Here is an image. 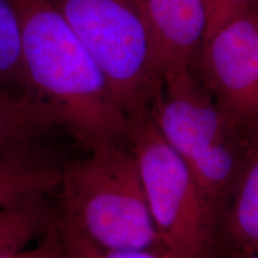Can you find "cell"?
I'll return each mask as SVG.
<instances>
[{
	"label": "cell",
	"mask_w": 258,
	"mask_h": 258,
	"mask_svg": "<svg viewBox=\"0 0 258 258\" xmlns=\"http://www.w3.org/2000/svg\"><path fill=\"white\" fill-rule=\"evenodd\" d=\"M258 256V122L249 131L246 157L220 228V258Z\"/></svg>",
	"instance_id": "8"
},
{
	"label": "cell",
	"mask_w": 258,
	"mask_h": 258,
	"mask_svg": "<svg viewBox=\"0 0 258 258\" xmlns=\"http://www.w3.org/2000/svg\"><path fill=\"white\" fill-rule=\"evenodd\" d=\"M161 73L198 62L208 23V0H144Z\"/></svg>",
	"instance_id": "7"
},
{
	"label": "cell",
	"mask_w": 258,
	"mask_h": 258,
	"mask_svg": "<svg viewBox=\"0 0 258 258\" xmlns=\"http://www.w3.org/2000/svg\"><path fill=\"white\" fill-rule=\"evenodd\" d=\"M30 98L85 152L124 143L129 118L102 70L50 0H12Z\"/></svg>",
	"instance_id": "1"
},
{
	"label": "cell",
	"mask_w": 258,
	"mask_h": 258,
	"mask_svg": "<svg viewBox=\"0 0 258 258\" xmlns=\"http://www.w3.org/2000/svg\"><path fill=\"white\" fill-rule=\"evenodd\" d=\"M0 91L31 99L22 59L21 21L12 0H0Z\"/></svg>",
	"instance_id": "12"
},
{
	"label": "cell",
	"mask_w": 258,
	"mask_h": 258,
	"mask_svg": "<svg viewBox=\"0 0 258 258\" xmlns=\"http://www.w3.org/2000/svg\"><path fill=\"white\" fill-rule=\"evenodd\" d=\"M0 258H71L56 221L35 245L0 253Z\"/></svg>",
	"instance_id": "14"
},
{
	"label": "cell",
	"mask_w": 258,
	"mask_h": 258,
	"mask_svg": "<svg viewBox=\"0 0 258 258\" xmlns=\"http://www.w3.org/2000/svg\"><path fill=\"white\" fill-rule=\"evenodd\" d=\"M56 194L60 221L92 244L166 258L137 159L125 141L96 147L62 164Z\"/></svg>",
	"instance_id": "2"
},
{
	"label": "cell",
	"mask_w": 258,
	"mask_h": 258,
	"mask_svg": "<svg viewBox=\"0 0 258 258\" xmlns=\"http://www.w3.org/2000/svg\"><path fill=\"white\" fill-rule=\"evenodd\" d=\"M61 170L47 146L0 158V212L56 194Z\"/></svg>",
	"instance_id": "9"
},
{
	"label": "cell",
	"mask_w": 258,
	"mask_h": 258,
	"mask_svg": "<svg viewBox=\"0 0 258 258\" xmlns=\"http://www.w3.org/2000/svg\"><path fill=\"white\" fill-rule=\"evenodd\" d=\"M254 5H258V0H208V23L205 38L226 22Z\"/></svg>",
	"instance_id": "15"
},
{
	"label": "cell",
	"mask_w": 258,
	"mask_h": 258,
	"mask_svg": "<svg viewBox=\"0 0 258 258\" xmlns=\"http://www.w3.org/2000/svg\"><path fill=\"white\" fill-rule=\"evenodd\" d=\"M150 116L221 224L243 170L250 129L241 128L222 110L190 66L164 73Z\"/></svg>",
	"instance_id": "3"
},
{
	"label": "cell",
	"mask_w": 258,
	"mask_h": 258,
	"mask_svg": "<svg viewBox=\"0 0 258 258\" xmlns=\"http://www.w3.org/2000/svg\"><path fill=\"white\" fill-rule=\"evenodd\" d=\"M57 208L49 198L0 212V253L30 245L56 221Z\"/></svg>",
	"instance_id": "11"
},
{
	"label": "cell",
	"mask_w": 258,
	"mask_h": 258,
	"mask_svg": "<svg viewBox=\"0 0 258 258\" xmlns=\"http://www.w3.org/2000/svg\"><path fill=\"white\" fill-rule=\"evenodd\" d=\"M57 225L71 258H164L152 251H115L102 249L63 225L60 221L59 215H57Z\"/></svg>",
	"instance_id": "13"
},
{
	"label": "cell",
	"mask_w": 258,
	"mask_h": 258,
	"mask_svg": "<svg viewBox=\"0 0 258 258\" xmlns=\"http://www.w3.org/2000/svg\"><path fill=\"white\" fill-rule=\"evenodd\" d=\"M201 82L241 128L258 122V6L235 16L203 41Z\"/></svg>",
	"instance_id": "6"
},
{
	"label": "cell",
	"mask_w": 258,
	"mask_h": 258,
	"mask_svg": "<svg viewBox=\"0 0 258 258\" xmlns=\"http://www.w3.org/2000/svg\"><path fill=\"white\" fill-rule=\"evenodd\" d=\"M55 131L34 101L0 91V158L46 146Z\"/></svg>",
	"instance_id": "10"
},
{
	"label": "cell",
	"mask_w": 258,
	"mask_h": 258,
	"mask_svg": "<svg viewBox=\"0 0 258 258\" xmlns=\"http://www.w3.org/2000/svg\"><path fill=\"white\" fill-rule=\"evenodd\" d=\"M108 80L128 118L150 114L163 73L144 0H50Z\"/></svg>",
	"instance_id": "4"
},
{
	"label": "cell",
	"mask_w": 258,
	"mask_h": 258,
	"mask_svg": "<svg viewBox=\"0 0 258 258\" xmlns=\"http://www.w3.org/2000/svg\"><path fill=\"white\" fill-rule=\"evenodd\" d=\"M125 144L137 159L166 258H220V219L150 114L129 118Z\"/></svg>",
	"instance_id": "5"
},
{
	"label": "cell",
	"mask_w": 258,
	"mask_h": 258,
	"mask_svg": "<svg viewBox=\"0 0 258 258\" xmlns=\"http://www.w3.org/2000/svg\"><path fill=\"white\" fill-rule=\"evenodd\" d=\"M250 258H258V256H253V257H250Z\"/></svg>",
	"instance_id": "16"
}]
</instances>
